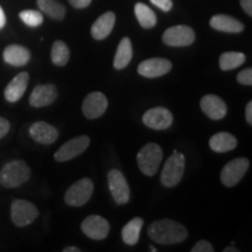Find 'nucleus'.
I'll return each mask as SVG.
<instances>
[{"mask_svg": "<svg viewBox=\"0 0 252 252\" xmlns=\"http://www.w3.org/2000/svg\"><path fill=\"white\" fill-rule=\"evenodd\" d=\"M144 220L140 217H134L122 230V237L125 244L135 245L139 241L140 231L143 229Z\"/></svg>", "mask_w": 252, "mask_h": 252, "instance_id": "b1692460", "label": "nucleus"}, {"mask_svg": "<svg viewBox=\"0 0 252 252\" xmlns=\"http://www.w3.org/2000/svg\"><path fill=\"white\" fill-rule=\"evenodd\" d=\"M241 6L248 15H252V0H241Z\"/></svg>", "mask_w": 252, "mask_h": 252, "instance_id": "f704fd0d", "label": "nucleus"}, {"mask_svg": "<svg viewBox=\"0 0 252 252\" xmlns=\"http://www.w3.org/2000/svg\"><path fill=\"white\" fill-rule=\"evenodd\" d=\"M152 241L162 245L179 244L187 238L188 232L181 223L173 220H159L153 222L147 230Z\"/></svg>", "mask_w": 252, "mask_h": 252, "instance_id": "f257e3e1", "label": "nucleus"}, {"mask_svg": "<svg viewBox=\"0 0 252 252\" xmlns=\"http://www.w3.org/2000/svg\"><path fill=\"white\" fill-rule=\"evenodd\" d=\"M134 14L139 21L140 26L146 28H153L157 25V15L151 9L149 6L143 4V2H138L134 6Z\"/></svg>", "mask_w": 252, "mask_h": 252, "instance_id": "393cba45", "label": "nucleus"}, {"mask_svg": "<svg viewBox=\"0 0 252 252\" xmlns=\"http://www.w3.org/2000/svg\"><path fill=\"white\" fill-rule=\"evenodd\" d=\"M171 69V61L161 58H154L141 62L138 67V72L146 78H157L166 75Z\"/></svg>", "mask_w": 252, "mask_h": 252, "instance_id": "4468645a", "label": "nucleus"}, {"mask_svg": "<svg viewBox=\"0 0 252 252\" xmlns=\"http://www.w3.org/2000/svg\"><path fill=\"white\" fill-rule=\"evenodd\" d=\"M250 167V161L247 158H237L231 160L223 167L220 172V181L225 187H234L243 179Z\"/></svg>", "mask_w": 252, "mask_h": 252, "instance_id": "0eeeda50", "label": "nucleus"}, {"mask_svg": "<svg viewBox=\"0 0 252 252\" xmlns=\"http://www.w3.org/2000/svg\"><path fill=\"white\" fill-rule=\"evenodd\" d=\"M210 26L214 30L225 33H241L244 30V25L237 19L225 14H217L210 19Z\"/></svg>", "mask_w": 252, "mask_h": 252, "instance_id": "412c9836", "label": "nucleus"}, {"mask_svg": "<svg viewBox=\"0 0 252 252\" xmlns=\"http://www.w3.org/2000/svg\"><path fill=\"white\" fill-rule=\"evenodd\" d=\"M39 216V210L35 204L26 200H15L11 206L12 222L17 226L30 225Z\"/></svg>", "mask_w": 252, "mask_h": 252, "instance_id": "423d86ee", "label": "nucleus"}, {"mask_svg": "<svg viewBox=\"0 0 252 252\" xmlns=\"http://www.w3.org/2000/svg\"><path fill=\"white\" fill-rule=\"evenodd\" d=\"M50 58H52V61L55 65H59V67L65 65L69 61V58H70L68 46L63 41H55L52 47Z\"/></svg>", "mask_w": 252, "mask_h": 252, "instance_id": "cd10ccee", "label": "nucleus"}, {"mask_svg": "<svg viewBox=\"0 0 252 252\" xmlns=\"http://www.w3.org/2000/svg\"><path fill=\"white\" fill-rule=\"evenodd\" d=\"M28 82H30V75L28 72H20L7 84L5 88L4 96L7 102L14 103L18 102L24 96L25 91L27 89Z\"/></svg>", "mask_w": 252, "mask_h": 252, "instance_id": "a211bd4d", "label": "nucleus"}, {"mask_svg": "<svg viewBox=\"0 0 252 252\" xmlns=\"http://www.w3.org/2000/svg\"><path fill=\"white\" fill-rule=\"evenodd\" d=\"M195 40V33L190 27L180 25L168 28L162 35V41L167 46L186 47L190 46Z\"/></svg>", "mask_w": 252, "mask_h": 252, "instance_id": "9d476101", "label": "nucleus"}, {"mask_svg": "<svg viewBox=\"0 0 252 252\" xmlns=\"http://www.w3.org/2000/svg\"><path fill=\"white\" fill-rule=\"evenodd\" d=\"M209 146L216 153L230 152L237 146V139L228 132H219L210 138Z\"/></svg>", "mask_w": 252, "mask_h": 252, "instance_id": "4be33fe9", "label": "nucleus"}, {"mask_svg": "<svg viewBox=\"0 0 252 252\" xmlns=\"http://www.w3.org/2000/svg\"><path fill=\"white\" fill-rule=\"evenodd\" d=\"M151 2L156 5L157 7L162 9L163 12H169L173 7L172 0H151Z\"/></svg>", "mask_w": 252, "mask_h": 252, "instance_id": "2f4dec72", "label": "nucleus"}, {"mask_svg": "<svg viewBox=\"0 0 252 252\" xmlns=\"http://www.w3.org/2000/svg\"><path fill=\"white\" fill-rule=\"evenodd\" d=\"M223 251L224 252H238V249L234 248V247H228V248H225Z\"/></svg>", "mask_w": 252, "mask_h": 252, "instance_id": "58836bf2", "label": "nucleus"}, {"mask_svg": "<svg viewBox=\"0 0 252 252\" xmlns=\"http://www.w3.org/2000/svg\"><path fill=\"white\" fill-rule=\"evenodd\" d=\"M9 128H11V125H9V122L7 119L0 117V139H2L8 133Z\"/></svg>", "mask_w": 252, "mask_h": 252, "instance_id": "473e14b6", "label": "nucleus"}, {"mask_svg": "<svg viewBox=\"0 0 252 252\" xmlns=\"http://www.w3.org/2000/svg\"><path fill=\"white\" fill-rule=\"evenodd\" d=\"M143 122L153 130H166L173 123V115L165 108H153L144 113Z\"/></svg>", "mask_w": 252, "mask_h": 252, "instance_id": "ddd939ff", "label": "nucleus"}, {"mask_svg": "<svg viewBox=\"0 0 252 252\" xmlns=\"http://www.w3.org/2000/svg\"><path fill=\"white\" fill-rule=\"evenodd\" d=\"M151 251H154V252H156V251H157V249H154L153 247H151Z\"/></svg>", "mask_w": 252, "mask_h": 252, "instance_id": "ea45409f", "label": "nucleus"}, {"mask_svg": "<svg viewBox=\"0 0 252 252\" xmlns=\"http://www.w3.org/2000/svg\"><path fill=\"white\" fill-rule=\"evenodd\" d=\"M2 58L8 64L14 65V67H23L31 60V53L23 46L11 45L5 48Z\"/></svg>", "mask_w": 252, "mask_h": 252, "instance_id": "aec40b11", "label": "nucleus"}, {"mask_svg": "<svg viewBox=\"0 0 252 252\" xmlns=\"http://www.w3.org/2000/svg\"><path fill=\"white\" fill-rule=\"evenodd\" d=\"M237 81L243 86H252V69L248 68L238 72Z\"/></svg>", "mask_w": 252, "mask_h": 252, "instance_id": "c756f323", "label": "nucleus"}, {"mask_svg": "<svg viewBox=\"0 0 252 252\" xmlns=\"http://www.w3.org/2000/svg\"><path fill=\"white\" fill-rule=\"evenodd\" d=\"M93 191V181L89 178H83L70 186L64 195V201L68 206L82 207L90 200Z\"/></svg>", "mask_w": 252, "mask_h": 252, "instance_id": "39448f33", "label": "nucleus"}, {"mask_svg": "<svg viewBox=\"0 0 252 252\" xmlns=\"http://www.w3.org/2000/svg\"><path fill=\"white\" fill-rule=\"evenodd\" d=\"M133 56V49H132L131 40L128 37H123L116 52L115 60H113V67L117 70L126 68L131 62Z\"/></svg>", "mask_w": 252, "mask_h": 252, "instance_id": "5701e85b", "label": "nucleus"}, {"mask_svg": "<svg viewBox=\"0 0 252 252\" xmlns=\"http://www.w3.org/2000/svg\"><path fill=\"white\" fill-rule=\"evenodd\" d=\"M58 98V88L54 84H40L31 94L30 104L33 108H45Z\"/></svg>", "mask_w": 252, "mask_h": 252, "instance_id": "2eb2a0df", "label": "nucleus"}, {"mask_svg": "<svg viewBox=\"0 0 252 252\" xmlns=\"http://www.w3.org/2000/svg\"><path fill=\"white\" fill-rule=\"evenodd\" d=\"M109 188L117 204H125L130 200V187L124 174L118 169H111L108 174Z\"/></svg>", "mask_w": 252, "mask_h": 252, "instance_id": "1a4fd4ad", "label": "nucleus"}, {"mask_svg": "<svg viewBox=\"0 0 252 252\" xmlns=\"http://www.w3.org/2000/svg\"><path fill=\"white\" fill-rule=\"evenodd\" d=\"M109 102L105 94L96 91V93H91L86 97L83 105H82V111H83L86 118L96 119L106 111Z\"/></svg>", "mask_w": 252, "mask_h": 252, "instance_id": "f8f14e48", "label": "nucleus"}, {"mask_svg": "<svg viewBox=\"0 0 252 252\" xmlns=\"http://www.w3.org/2000/svg\"><path fill=\"white\" fill-rule=\"evenodd\" d=\"M30 135L37 143L50 145L59 138V131L46 122H36L30 127Z\"/></svg>", "mask_w": 252, "mask_h": 252, "instance_id": "f3484780", "label": "nucleus"}, {"mask_svg": "<svg viewBox=\"0 0 252 252\" xmlns=\"http://www.w3.org/2000/svg\"><path fill=\"white\" fill-rule=\"evenodd\" d=\"M184 172L185 156L179 152H174L173 156L167 159L165 166H163L161 176H160L161 184L168 188L175 187L181 181Z\"/></svg>", "mask_w": 252, "mask_h": 252, "instance_id": "20e7f679", "label": "nucleus"}, {"mask_svg": "<svg viewBox=\"0 0 252 252\" xmlns=\"http://www.w3.org/2000/svg\"><path fill=\"white\" fill-rule=\"evenodd\" d=\"M201 110L206 113L210 119L214 121H220L225 117L226 111V104L222 98H220L216 94H206L200 102Z\"/></svg>", "mask_w": 252, "mask_h": 252, "instance_id": "dca6fc26", "label": "nucleus"}, {"mask_svg": "<svg viewBox=\"0 0 252 252\" xmlns=\"http://www.w3.org/2000/svg\"><path fill=\"white\" fill-rule=\"evenodd\" d=\"M245 55L239 52H226L223 53L220 58V68L228 71L238 68L245 62Z\"/></svg>", "mask_w": 252, "mask_h": 252, "instance_id": "bb28decb", "label": "nucleus"}, {"mask_svg": "<svg viewBox=\"0 0 252 252\" xmlns=\"http://www.w3.org/2000/svg\"><path fill=\"white\" fill-rule=\"evenodd\" d=\"M116 23V15L113 12H106L94 21L91 27V35L96 40H104L110 35Z\"/></svg>", "mask_w": 252, "mask_h": 252, "instance_id": "6ab92c4d", "label": "nucleus"}, {"mask_svg": "<svg viewBox=\"0 0 252 252\" xmlns=\"http://www.w3.org/2000/svg\"><path fill=\"white\" fill-rule=\"evenodd\" d=\"M90 145V138L88 135H80L72 138L62 145L55 153V160L59 162H65L80 156Z\"/></svg>", "mask_w": 252, "mask_h": 252, "instance_id": "6e6552de", "label": "nucleus"}, {"mask_svg": "<svg viewBox=\"0 0 252 252\" xmlns=\"http://www.w3.org/2000/svg\"><path fill=\"white\" fill-rule=\"evenodd\" d=\"M41 11L55 20H62L65 17V7L56 0H37Z\"/></svg>", "mask_w": 252, "mask_h": 252, "instance_id": "a878e982", "label": "nucleus"}, {"mask_svg": "<svg viewBox=\"0 0 252 252\" xmlns=\"http://www.w3.org/2000/svg\"><path fill=\"white\" fill-rule=\"evenodd\" d=\"M245 118L249 124H252V102H249L247 104V108H245Z\"/></svg>", "mask_w": 252, "mask_h": 252, "instance_id": "c9c22d12", "label": "nucleus"}, {"mask_svg": "<svg viewBox=\"0 0 252 252\" xmlns=\"http://www.w3.org/2000/svg\"><path fill=\"white\" fill-rule=\"evenodd\" d=\"M162 150L159 145L156 143L146 144L139 151L137 156L138 166H139L141 173L147 176H153L159 169L160 163L162 161Z\"/></svg>", "mask_w": 252, "mask_h": 252, "instance_id": "7ed1b4c3", "label": "nucleus"}, {"mask_svg": "<svg viewBox=\"0 0 252 252\" xmlns=\"http://www.w3.org/2000/svg\"><path fill=\"white\" fill-rule=\"evenodd\" d=\"M19 17L27 26L31 27H37L43 23V17L41 12L34 11V9H26V11L20 12Z\"/></svg>", "mask_w": 252, "mask_h": 252, "instance_id": "c85d7f7f", "label": "nucleus"}, {"mask_svg": "<svg viewBox=\"0 0 252 252\" xmlns=\"http://www.w3.org/2000/svg\"><path fill=\"white\" fill-rule=\"evenodd\" d=\"M5 24H6L5 13H4V11H2V8L0 7V30L5 26Z\"/></svg>", "mask_w": 252, "mask_h": 252, "instance_id": "e433bc0d", "label": "nucleus"}, {"mask_svg": "<svg viewBox=\"0 0 252 252\" xmlns=\"http://www.w3.org/2000/svg\"><path fill=\"white\" fill-rule=\"evenodd\" d=\"M93 0H69L71 6H74L75 8H86L91 4Z\"/></svg>", "mask_w": 252, "mask_h": 252, "instance_id": "72a5a7b5", "label": "nucleus"}, {"mask_svg": "<svg viewBox=\"0 0 252 252\" xmlns=\"http://www.w3.org/2000/svg\"><path fill=\"white\" fill-rule=\"evenodd\" d=\"M31 178V168L24 160H14L0 171V185L5 188H17Z\"/></svg>", "mask_w": 252, "mask_h": 252, "instance_id": "f03ea898", "label": "nucleus"}, {"mask_svg": "<svg viewBox=\"0 0 252 252\" xmlns=\"http://www.w3.org/2000/svg\"><path fill=\"white\" fill-rule=\"evenodd\" d=\"M82 231L91 239L102 241L106 238L110 231V224L104 217L98 215H90L82 222Z\"/></svg>", "mask_w": 252, "mask_h": 252, "instance_id": "9b49d317", "label": "nucleus"}, {"mask_svg": "<svg viewBox=\"0 0 252 252\" xmlns=\"http://www.w3.org/2000/svg\"><path fill=\"white\" fill-rule=\"evenodd\" d=\"M63 252H81V249L76 247H69V248L63 249Z\"/></svg>", "mask_w": 252, "mask_h": 252, "instance_id": "4c0bfd02", "label": "nucleus"}, {"mask_svg": "<svg viewBox=\"0 0 252 252\" xmlns=\"http://www.w3.org/2000/svg\"><path fill=\"white\" fill-rule=\"evenodd\" d=\"M214 248L209 242L201 239L196 244L194 245V248H191V252H213Z\"/></svg>", "mask_w": 252, "mask_h": 252, "instance_id": "7c9ffc66", "label": "nucleus"}]
</instances>
